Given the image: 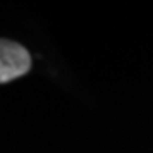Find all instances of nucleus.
I'll use <instances>...</instances> for the list:
<instances>
[{
  "label": "nucleus",
  "instance_id": "f257e3e1",
  "mask_svg": "<svg viewBox=\"0 0 153 153\" xmlns=\"http://www.w3.org/2000/svg\"><path fill=\"white\" fill-rule=\"evenodd\" d=\"M31 68V56L21 44L0 39V83L16 80Z\"/></svg>",
  "mask_w": 153,
  "mask_h": 153
}]
</instances>
